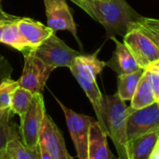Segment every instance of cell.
<instances>
[{
	"mask_svg": "<svg viewBox=\"0 0 159 159\" xmlns=\"http://www.w3.org/2000/svg\"><path fill=\"white\" fill-rule=\"evenodd\" d=\"M101 24L109 38L124 37L136 27L142 16L139 15L125 0H69Z\"/></svg>",
	"mask_w": 159,
	"mask_h": 159,
	"instance_id": "cell-1",
	"label": "cell"
},
{
	"mask_svg": "<svg viewBox=\"0 0 159 159\" xmlns=\"http://www.w3.org/2000/svg\"><path fill=\"white\" fill-rule=\"evenodd\" d=\"M127 106L116 94L103 96L102 106L98 123L112 140L117 151L118 157L127 159V137H126V118Z\"/></svg>",
	"mask_w": 159,
	"mask_h": 159,
	"instance_id": "cell-2",
	"label": "cell"
},
{
	"mask_svg": "<svg viewBox=\"0 0 159 159\" xmlns=\"http://www.w3.org/2000/svg\"><path fill=\"white\" fill-rule=\"evenodd\" d=\"M23 52L25 66L22 75L17 81L18 84L33 94H42L51 73L55 68L37 57L32 48H27Z\"/></svg>",
	"mask_w": 159,
	"mask_h": 159,
	"instance_id": "cell-3",
	"label": "cell"
},
{
	"mask_svg": "<svg viewBox=\"0 0 159 159\" xmlns=\"http://www.w3.org/2000/svg\"><path fill=\"white\" fill-rule=\"evenodd\" d=\"M45 112V103L42 94H35L28 110L21 118L19 128L21 139L34 152H37L39 148V134Z\"/></svg>",
	"mask_w": 159,
	"mask_h": 159,
	"instance_id": "cell-4",
	"label": "cell"
},
{
	"mask_svg": "<svg viewBox=\"0 0 159 159\" xmlns=\"http://www.w3.org/2000/svg\"><path fill=\"white\" fill-rule=\"evenodd\" d=\"M55 100L65 114L66 125L74 143L78 159H88L89 129L95 119L88 115L75 112L71 109L65 106L56 98Z\"/></svg>",
	"mask_w": 159,
	"mask_h": 159,
	"instance_id": "cell-5",
	"label": "cell"
},
{
	"mask_svg": "<svg viewBox=\"0 0 159 159\" xmlns=\"http://www.w3.org/2000/svg\"><path fill=\"white\" fill-rule=\"evenodd\" d=\"M33 52L37 57L53 68H69L75 57L80 54L79 52L68 47L55 33H52L40 45L34 48Z\"/></svg>",
	"mask_w": 159,
	"mask_h": 159,
	"instance_id": "cell-6",
	"label": "cell"
},
{
	"mask_svg": "<svg viewBox=\"0 0 159 159\" xmlns=\"http://www.w3.org/2000/svg\"><path fill=\"white\" fill-rule=\"evenodd\" d=\"M123 38V43L133 55L140 68L146 69L149 66L159 60V50L138 25Z\"/></svg>",
	"mask_w": 159,
	"mask_h": 159,
	"instance_id": "cell-7",
	"label": "cell"
},
{
	"mask_svg": "<svg viewBox=\"0 0 159 159\" xmlns=\"http://www.w3.org/2000/svg\"><path fill=\"white\" fill-rule=\"evenodd\" d=\"M159 130V103L134 110L127 108L126 137L131 140L147 133Z\"/></svg>",
	"mask_w": 159,
	"mask_h": 159,
	"instance_id": "cell-8",
	"label": "cell"
},
{
	"mask_svg": "<svg viewBox=\"0 0 159 159\" xmlns=\"http://www.w3.org/2000/svg\"><path fill=\"white\" fill-rule=\"evenodd\" d=\"M39 143L46 149L52 159H74L66 150L62 131L47 112L44 114Z\"/></svg>",
	"mask_w": 159,
	"mask_h": 159,
	"instance_id": "cell-9",
	"label": "cell"
},
{
	"mask_svg": "<svg viewBox=\"0 0 159 159\" xmlns=\"http://www.w3.org/2000/svg\"><path fill=\"white\" fill-rule=\"evenodd\" d=\"M47 26L54 33L60 30L70 32L80 43L77 34V26L66 0H43Z\"/></svg>",
	"mask_w": 159,
	"mask_h": 159,
	"instance_id": "cell-10",
	"label": "cell"
},
{
	"mask_svg": "<svg viewBox=\"0 0 159 159\" xmlns=\"http://www.w3.org/2000/svg\"><path fill=\"white\" fill-rule=\"evenodd\" d=\"M19 31L28 48H37L52 33L47 25L30 18H19L16 22Z\"/></svg>",
	"mask_w": 159,
	"mask_h": 159,
	"instance_id": "cell-11",
	"label": "cell"
},
{
	"mask_svg": "<svg viewBox=\"0 0 159 159\" xmlns=\"http://www.w3.org/2000/svg\"><path fill=\"white\" fill-rule=\"evenodd\" d=\"M105 66L106 63L98 59V52L89 55L80 53L73 60L69 69L73 76L78 75L91 81H97V76Z\"/></svg>",
	"mask_w": 159,
	"mask_h": 159,
	"instance_id": "cell-12",
	"label": "cell"
},
{
	"mask_svg": "<svg viewBox=\"0 0 159 159\" xmlns=\"http://www.w3.org/2000/svg\"><path fill=\"white\" fill-rule=\"evenodd\" d=\"M110 39L115 43V51L112 57L108 62H105L106 66L115 71L117 75L126 74L139 69L140 67L125 45L117 40L115 37H111Z\"/></svg>",
	"mask_w": 159,
	"mask_h": 159,
	"instance_id": "cell-13",
	"label": "cell"
},
{
	"mask_svg": "<svg viewBox=\"0 0 159 159\" xmlns=\"http://www.w3.org/2000/svg\"><path fill=\"white\" fill-rule=\"evenodd\" d=\"M108 136L98 121H93L89 129L88 159H109L112 153L108 146Z\"/></svg>",
	"mask_w": 159,
	"mask_h": 159,
	"instance_id": "cell-14",
	"label": "cell"
},
{
	"mask_svg": "<svg viewBox=\"0 0 159 159\" xmlns=\"http://www.w3.org/2000/svg\"><path fill=\"white\" fill-rule=\"evenodd\" d=\"M159 139V130L128 140L127 159H149Z\"/></svg>",
	"mask_w": 159,
	"mask_h": 159,
	"instance_id": "cell-15",
	"label": "cell"
},
{
	"mask_svg": "<svg viewBox=\"0 0 159 159\" xmlns=\"http://www.w3.org/2000/svg\"><path fill=\"white\" fill-rule=\"evenodd\" d=\"M130 101H131V104L129 107L134 110L150 106L155 102L152 86H151V83H150L148 70L146 69L144 70L141 78L139 79V82L135 91V94Z\"/></svg>",
	"mask_w": 159,
	"mask_h": 159,
	"instance_id": "cell-16",
	"label": "cell"
},
{
	"mask_svg": "<svg viewBox=\"0 0 159 159\" xmlns=\"http://www.w3.org/2000/svg\"><path fill=\"white\" fill-rule=\"evenodd\" d=\"M145 69L139 68L134 72L118 75L117 78V95L124 101L131 100L133 98L139 79L141 78Z\"/></svg>",
	"mask_w": 159,
	"mask_h": 159,
	"instance_id": "cell-17",
	"label": "cell"
},
{
	"mask_svg": "<svg viewBox=\"0 0 159 159\" xmlns=\"http://www.w3.org/2000/svg\"><path fill=\"white\" fill-rule=\"evenodd\" d=\"M4 152L8 159H38V151L34 152L29 150L23 143L15 128L12 131Z\"/></svg>",
	"mask_w": 159,
	"mask_h": 159,
	"instance_id": "cell-18",
	"label": "cell"
},
{
	"mask_svg": "<svg viewBox=\"0 0 159 159\" xmlns=\"http://www.w3.org/2000/svg\"><path fill=\"white\" fill-rule=\"evenodd\" d=\"M74 78L77 80L79 84L81 85L83 90L84 91L85 95L87 96L88 99L90 100L94 111L96 112L97 117L99 115L102 106L103 95L100 92V89L97 84V81H91V80L84 79L81 76L74 75Z\"/></svg>",
	"mask_w": 159,
	"mask_h": 159,
	"instance_id": "cell-19",
	"label": "cell"
},
{
	"mask_svg": "<svg viewBox=\"0 0 159 159\" xmlns=\"http://www.w3.org/2000/svg\"><path fill=\"white\" fill-rule=\"evenodd\" d=\"M15 22L7 23L3 26V33L0 43L6 44L10 47H12L20 52L25 51L28 48L26 42L25 41L24 38L22 37L19 28Z\"/></svg>",
	"mask_w": 159,
	"mask_h": 159,
	"instance_id": "cell-20",
	"label": "cell"
},
{
	"mask_svg": "<svg viewBox=\"0 0 159 159\" xmlns=\"http://www.w3.org/2000/svg\"><path fill=\"white\" fill-rule=\"evenodd\" d=\"M34 95L31 91L18 86L12 96L11 104V111L13 114H17L20 119L25 115L26 111L28 110Z\"/></svg>",
	"mask_w": 159,
	"mask_h": 159,
	"instance_id": "cell-21",
	"label": "cell"
},
{
	"mask_svg": "<svg viewBox=\"0 0 159 159\" xmlns=\"http://www.w3.org/2000/svg\"><path fill=\"white\" fill-rule=\"evenodd\" d=\"M12 114L11 109L0 111V152L5 151L12 131L15 128L11 122Z\"/></svg>",
	"mask_w": 159,
	"mask_h": 159,
	"instance_id": "cell-22",
	"label": "cell"
},
{
	"mask_svg": "<svg viewBox=\"0 0 159 159\" xmlns=\"http://www.w3.org/2000/svg\"><path fill=\"white\" fill-rule=\"evenodd\" d=\"M18 86V82L14 81L11 78L5 80L0 84V111L11 109V98Z\"/></svg>",
	"mask_w": 159,
	"mask_h": 159,
	"instance_id": "cell-23",
	"label": "cell"
},
{
	"mask_svg": "<svg viewBox=\"0 0 159 159\" xmlns=\"http://www.w3.org/2000/svg\"><path fill=\"white\" fill-rule=\"evenodd\" d=\"M12 66L10 62L6 59V57L0 55V84H1L5 80L11 78Z\"/></svg>",
	"mask_w": 159,
	"mask_h": 159,
	"instance_id": "cell-24",
	"label": "cell"
},
{
	"mask_svg": "<svg viewBox=\"0 0 159 159\" xmlns=\"http://www.w3.org/2000/svg\"><path fill=\"white\" fill-rule=\"evenodd\" d=\"M148 70V69H146ZM149 78H150V83L152 86V90L153 93V97L155 99V102L159 103V74L151 70H148Z\"/></svg>",
	"mask_w": 159,
	"mask_h": 159,
	"instance_id": "cell-25",
	"label": "cell"
},
{
	"mask_svg": "<svg viewBox=\"0 0 159 159\" xmlns=\"http://www.w3.org/2000/svg\"><path fill=\"white\" fill-rule=\"evenodd\" d=\"M138 25L152 40V42L155 44V46L159 50V31L158 30H155V29H152V28H150L148 26H145V25H141L139 22L138 23Z\"/></svg>",
	"mask_w": 159,
	"mask_h": 159,
	"instance_id": "cell-26",
	"label": "cell"
},
{
	"mask_svg": "<svg viewBox=\"0 0 159 159\" xmlns=\"http://www.w3.org/2000/svg\"><path fill=\"white\" fill-rule=\"evenodd\" d=\"M139 23L145 26H148L150 28L155 29L159 31V19H153V18H145L141 17L139 20Z\"/></svg>",
	"mask_w": 159,
	"mask_h": 159,
	"instance_id": "cell-27",
	"label": "cell"
},
{
	"mask_svg": "<svg viewBox=\"0 0 159 159\" xmlns=\"http://www.w3.org/2000/svg\"><path fill=\"white\" fill-rule=\"evenodd\" d=\"M19 18L17 17H13L11 15H8L6 13H4L2 11H0V25H5L7 23H11V22H15L17 21Z\"/></svg>",
	"mask_w": 159,
	"mask_h": 159,
	"instance_id": "cell-28",
	"label": "cell"
},
{
	"mask_svg": "<svg viewBox=\"0 0 159 159\" xmlns=\"http://www.w3.org/2000/svg\"><path fill=\"white\" fill-rule=\"evenodd\" d=\"M38 159H52L49 152L46 151V149L39 143L38 148Z\"/></svg>",
	"mask_w": 159,
	"mask_h": 159,
	"instance_id": "cell-29",
	"label": "cell"
},
{
	"mask_svg": "<svg viewBox=\"0 0 159 159\" xmlns=\"http://www.w3.org/2000/svg\"><path fill=\"white\" fill-rule=\"evenodd\" d=\"M149 159H159V139H158L156 145L154 146Z\"/></svg>",
	"mask_w": 159,
	"mask_h": 159,
	"instance_id": "cell-30",
	"label": "cell"
},
{
	"mask_svg": "<svg viewBox=\"0 0 159 159\" xmlns=\"http://www.w3.org/2000/svg\"><path fill=\"white\" fill-rule=\"evenodd\" d=\"M0 159H8V157L6 156L4 151L3 152H0Z\"/></svg>",
	"mask_w": 159,
	"mask_h": 159,
	"instance_id": "cell-31",
	"label": "cell"
},
{
	"mask_svg": "<svg viewBox=\"0 0 159 159\" xmlns=\"http://www.w3.org/2000/svg\"><path fill=\"white\" fill-rule=\"evenodd\" d=\"M3 26H4V25H0V41H1V38H2V33H3Z\"/></svg>",
	"mask_w": 159,
	"mask_h": 159,
	"instance_id": "cell-32",
	"label": "cell"
},
{
	"mask_svg": "<svg viewBox=\"0 0 159 159\" xmlns=\"http://www.w3.org/2000/svg\"><path fill=\"white\" fill-rule=\"evenodd\" d=\"M109 159H122V158H120V157H118V156H115L114 154H112V153H111Z\"/></svg>",
	"mask_w": 159,
	"mask_h": 159,
	"instance_id": "cell-33",
	"label": "cell"
},
{
	"mask_svg": "<svg viewBox=\"0 0 159 159\" xmlns=\"http://www.w3.org/2000/svg\"><path fill=\"white\" fill-rule=\"evenodd\" d=\"M152 65H155V66H159V60H158V61H156L155 63H153V64H152Z\"/></svg>",
	"mask_w": 159,
	"mask_h": 159,
	"instance_id": "cell-34",
	"label": "cell"
},
{
	"mask_svg": "<svg viewBox=\"0 0 159 159\" xmlns=\"http://www.w3.org/2000/svg\"><path fill=\"white\" fill-rule=\"evenodd\" d=\"M85 1H91V0H85Z\"/></svg>",
	"mask_w": 159,
	"mask_h": 159,
	"instance_id": "cell-35",
	"label": "cell"
}]
</instances>
